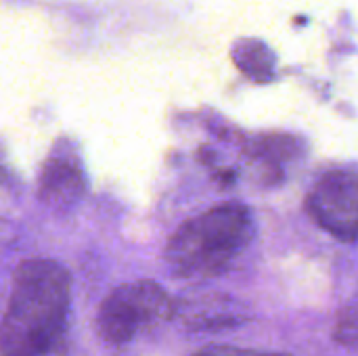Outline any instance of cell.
I'll return each mask as SVG.
<instances>
[{
	"instance_id": "7",
	"label": "cell",
	"mask_w": 358,
	"mask_h": 356,
	"mask_svg": "<svg viewBox=\"0 0 358 356\" xmlns=\"http://www.w3.org/2000/svg\"><path fill=\"white\" fill-rule=\"evenodd\" d=\"M193 356H287L279 353H262V350H250V348H237V346H206Z\"/></svg>"
},
{
	"instance_id": "5",
	"label": "cell",
	"mask_w": 358,
	"mask_h": 356,
	"mask_svg": "<svg viewBox=\"0 0 358 356\" xmlns=\"http://www.w3.org/2000/svg\"><path fill=\"white\" fill-rule=\"evenodd\" d=\"M84 193V174L78 162L69 157H50L40 176V197L48 206L67 208Z\"/></svg>"
},
{
	"instance_id": "2",
	"label": "cell",
	"mask_w": 358,
	"mask_h": 356,
	"mask_svg": "<svg viewBox=\"0 0 358 356\" xmlns=\"http://www.w3.org/2000/svg\"><path fill=\"white\" fill-rule=\"evenodd\" d=\"M254 218L241 204H220L187 220L168 241L166 262L174 277L212 279L222 275L250 245Z\"/></svg>"
},
{
	"instance_id": "3",
	"label": "cell",
	"mask_w": 358,
	"mask_h": 356,
	"mask_svg": "<svg viewBox=\"0 0 358 356\" xmlns=\"http://www.w3.org/2000/svg\"><path fill=\"white\" fill-rule=\"evenodd\" d=\"M170 296L153 281H136L117 287L101 306L96 327L107 344H128L138 334L157 327L172 317Z\"/></svg>"
},
{
	"instance_id": "1",
	"label": "cell",
	"mask_w": 358,
	"mask_h": 356,
	"mask_svg": "<svg viewBox=\"0 0 358 356\" xmlns=\"http://www.w3.org/2000/svg\"><path fill=\"white\" fill-rule=\"evenodd\" d=\"M71 279L55 260H27L13 277L0 356H65Z\"/></svg>"
},
{
	"instance_id": "6",
	"label": "cell",
	"mask_w": 358,
	"mask_h": 356,
	"mask_svg": "<svg viewBox=\"0 0 358 356\" xmlns=\"http://www.w3.org/2000/svg\"><path fill=\"white\" fill-rule=\"evenodd\" d=\"M357 304L350 302L344 311H342V317L338 321V327H336V340L348 348H355L357 346Z\"/></svg>"
},
{
	"instance_id": "4",
	"label": "cell",
	"mask_w": 358,
	"mask_h": 356,
	"mask_svg": "<svg viewBox=\"0 0 358 356\" xmlns=\"http://www.w3.org/2000/svg\"><path fill=\"white\" fill-rule=\"evenodd\" d=\"M306 210L321 229L352 243L358 233V180L352 168L331 170L306 197Z\"/></svg>"
}]
</instances>
